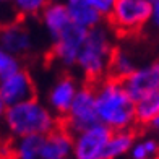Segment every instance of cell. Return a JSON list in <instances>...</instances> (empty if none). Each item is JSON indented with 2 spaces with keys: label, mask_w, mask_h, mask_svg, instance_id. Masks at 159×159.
Returning <instances> with one entry per match:
<instances>
[{
  "label": "cell",
  "mask_w": 159,
  "mask_h": 159,
  "mask_svg": "<svg viewBox=\"0 0 159 159\" xmlns=\"http://www.w3.org/2000/svg\"><path fill=\"white\" fill-rule=\"evenodd\" d=\"M93 86L99 124L112 132L132 130L136 124V102L130 98L124 83L112 76H106Z\"/></svg>",
  "instance_id": "cell-1"
},
{
  "label": "cell",
  "mask_w": 159,
  "mask_h": 159,
  "mask_svg": "<svg viewBox=\"0 0 159 159\" xmlns=\"http://www.w3.org/2000/svg\"><path fill=\"white\" fill-rule=\"evenodd\" d=\"M3 122L8 132L18 138L30 135L46 136L59 128V120L55 114L44 104H41L38 99H30L7 107Z\"/></svg>",
  "instance_id": "cell-2"
},
{
  "label": "cell",
  "mask_w": 159,
  "mask_h": 159,
  "mask_svg": "<svg viewBox=\"0 0 159 159\" xmlns=\"http://www.w3.org/2000/svg\"><path fill=\"white\" fill-rule=\"evenodd\" d=\"M114 50L111 34L104 26L89 30L80 50L76 68L86 80L98 83L109 75Z\"/></svg>",
  "instance_id": "cell-3"
},
{
  "label": "cell",
  "mask_w": 159,
  "mask_h": 159,
  "mask_svg": "<svg viewBox=\"0 0 159 159\" xmlns=\"http://www.w3.org/2000/svg\"><path fill=\"white\" fill-rule=\"evenodd\" d=\"M153 16V3L149 0H115L109 13L111 25L120 34H135L141 31Z\"/></svg>",
  "instance_id": "cell-4"
},
{
  "label": "cell",
  "mask_w": 159,
  "mask_h": 159,
  "mask_svg": "<svg viewBox=\"0 0 159 159\" xmlns=\"http://www.w3.org/2000/svg\"><path fill=\"white\" fill-rule=\"evenodd\" d=\"M63 127L71 135L89 128L93 125L99 124L98 111H96V96H94V86L84 84L80 86L76 93V98L73 104L70 106L68 112L63 117Z\"/></svg>",
  "instance_id": "cell-5"
},
{
  "label": "cell",
  "mask_w": 159,
  "mask_h": 159,
  "mask_svg": "<svg viewBox=\"0 0 159 159\" xmlns=\"http://www.w3.org/2000/svg\"><path fill=\"white\" fill-rule=\"evenodd\" d=\"M112 135V130L96 124L73 135L75 159H104V151Z\"/></svg>",
  "instance_id": "cell-6"
},
{
  "label": "cell",
  "mask_w": 159,
  "mask_h": 159,
  "mask_svg": "<svg viewBox=\"0 0 159 159\" xmlns=\"http://www.w3.org/2000/svg\"><path fill=\"white\" fill-rule=\"evenodd\" d=\"M122 83H124L130 98L135 102H140L159 89V62H149L141 65Z\"/></svg>",
  "instance_id": "cell-7"
},
{
  "label": "cell",
  "mask_w": 159,
  "mask_h": 159,
  "mask_svg": "<svg viewBox=\"0 0 159 159\" xmlns=\"http://www.w3.org/2000/svg\"><path fill=\"white\" fill-rule=\"evenodd\" d=\"M86 33H88L86 30H81L71 23L59 38L54 39L52 54L55 60L62 63L63 67H76V60L84 42Z\"/></svg>",
  "instance_id": "cell-8"
},
{
  "label": "cell",
  "mask_w": 159,
  "mask_h": 159,
  "mask_svg": "<svg viewBox=\"0 0 159 159\" xmlns=\"http://www.w3.org/2000/svg\"><path fill=\"white\" fill-rule=\"evenodd\" d=\"M0 96L7 106H15L25 101L34 99V83L30 73L25 70H16L0 80Z\"/></svg>",
  "instance_id": "cell-9"
},
{
  "label": "cell",
  "mask_w": 159,
  "mask_h": 159,
  "mask_svg": "<svg viewBox=\"0 0 159 159\" xmlns=\"http://www.w3.org/2000/svg\"><path fill=\"white\" fill-rule=\"evenodd\" d=\"M80 84L73 76H62L52 84L49 91V109L57 115H63L68 112L70 106L73 104Z\"/></svg>",
  "instance_id": "cell-10"
},
{
  "label": "cell",
  "mask_w": 159,
  "mask_h": 159,
  "mask_svg": "<svg viewBox=\"0 0 159 159\" xmlns=\"http://www.w3.org/2000/svg\"><path fill=\"white\" fill-rule=\"evenodd\" d=\"M0 47L18 59V55H25L31 50V34L23 25L18 23L2 26L0 28Z\"/></svg>",
  "instance_id": "cell-11"
},
{
  "label": "cell",
  "mask_w": 159,
  "mask_h": 159,
  "mask_svg": "<svg viewBox=\"0 0 159 159\" xmlns=\"http://www.w3.org/2000/svg\"><path fill=\"white\" fill-rule=\"evenodd\" d=\"M73 154V135L65 127H59L44 136L42 159H68Z\"/></svg>",
  "instance_id": "cell-12"
},
{
  "label": "cell",
  "mask_w": 159,
  "mask_h": 159,
  "mask_svg": "<svg viewBox=\"0 0 159 159\" xmlns=\"http://www.w3.org/2000/svg\"><path fill=\"white\" fill-rule=\"evenodd\" d=\"M63 3L70 15L71 23L76 25L78 28L89 31L101 26V21L104 16L86 0H65Z\"/></svg>",
  "instance_id": "cell-13"
},
{
  "label": "cell",
  "mask_w": 159,
  "mask_h": 159,
  "mask_svg": "<svg viewBox=\"0 0 159 159\" xmlns=\"http://www.w3.org/2000/svg\"><path fill=\"white\" fill-rule=\"evenodd\" d=\"M41 16H42V25L47 30L52 41L59 38L71 25V20L67 8H65V3H60V2H49L44 11L41 13Z\"/></svg>",
  "instance_id": "cell-14"
},
{
  "label": "cell",
  "mask_w": 159,
  "mask_h": 159,
  "mask_svg": "<svg viewBox=\"0 0 159 159\" xmlns=\"http://www.w3.org/2000/svg\"><path fill=\"white\" fill-rule=\"evenodd\" d=\"M136 68H138V65H136V60H135V57L130 50L115 49L114 55H112V60H111L109 75L107 76H112L115 80L124 81V80L128 78Z\"/></svg>",
  "instance_id": "cell-15"
},
{
  "label": "cell",
  "mask_w": 159,
  "mask_h": 159,
  "mask_svg": "<svg viewBox=\"0 0 159 159\" xmlns=\"http://www.w3.org/2000/svg\"><path fill=\"white\" fill-rule=\"evenodd\" d=\"M135 144V135L132 130H119V132H112L107 146L104 151V159H117L130 153Z\"/></svg>",
  "instance_id": "cell-16"
},
{
  "label": "cell",
  "mask_w": 159,
  "mask_h": 159,
  "mask_svg": "<svg viewBox=\"0 0 159 159\" xmlns=\"http://www.w3.org/2000/svg\"><path fill=\"white\" fill-rule=\"evenodd\" d=\"M44 136L30 135L18 138L15 144V159H42Z\"/></svg>",
  "instance_id": "cell-17"
},
{
  "label": "cell",
  "mask_w": 159,
  "mask_h": 159,
  "mask_svg": "<svg viewBox=\"0 0 159 159\" xmlns=\"http://www.w3.org/2000/svg\"><path fill=\"white\" fill-rule=\"evenodd\" d=\"M159 117V89L136 102V122L151 125Z\"/></svg>",
  "instance_id": "cell-18"
},
{
  "label": "cell",
  "mask_w": 159,
  "mask_h": 159,
  "mask_svg": "<svg viewBox=\"0 0 159 159\" xmlns=\"http://www.w3.org/2000/svg\"><path fill=\"white\" fill-rule=\"evenodd\" d=\"M130 154L133 159H156L159 157V143L153 138L135 141Z\"/></svg>",
  "instance_id": "cell-19"
},
{
  "label": "cell",
  "mask_w": 159,
  "mask_h": 159,
  "mask_svg": "<svg viewBox=\"0 0 159 159\" xmlns=\"http://www.w3.org/2000/svg\"><path fill=\"white\" fill-rule=\"evenodd\" d=\"M13 5L21 15L34 16L44 11V8L49 5V0H13Z\"/></svg>",
  "instance_id": "cell-20"
},
{
  "label": "cell",
  "mask_w": 159,
  "mask_h": 159,
  "mask_svg": "<svg viewBox=\"0 0 159 159\" xmlns=\"http://www.w3.org/2000/svg\"><path fill=\"white\" fill-rule=\"evenodd\" d=\"M16 70H20L18 59L0 47V80L8 76L10 73H13V71H16Z\"/></svg>",
  "instance_id": "cell-21"
},
{
  "label": "cell",
  "mask_w": 159,
  "mask_h": 159,
  "mask_svg": "<svg viewBox=\"0 0 159 159\" xmlns=\"http://www.w3.org/2000/svg\"><path fill=\"white\" fill-rule=\"evenodd\" d=\"M86 2L91 3L102 16H109V13H111L112 8H114L115 0H86Z\"/></svg>",
  "instance_id": "cell-22"
},
{
  "label": "cell",
  "mask_w": 159,
  "mask_h": 159,
  "mask_svg": "<svg viewBox=\"0 0 159 159\" xmlns=\"http://www.w3.org/2000/svg\"><path fill=\"white\" fill-rule=\"evenodd\" d=\"M151 23H153V26L159 31V3L153 5V16H151Z\"/></svg>",
  "instance_id": "cell-23"
},
{
  "label": "cell",
  "mask_w": 159,
  "mask_h": 159,
  "mask_svg": "<svg viewBox=\"0 0 159 159\" xmlns=\"http://www.w3.org/2000/svg\"><path fill=\"white\" fill-rule=\"evenodd\" d=\"M7 107H8V106L5 104L3 98L0 96V120H3V119H5V112H7Z\"/></svg>",
  "instance_id": "cell-24"
},
{
  "label": "cell",
  "mask_w": 159,
  "mask_h": 159,
  "mask_svg": "<svg viewBox=\"0 0 159 159\" xmlns=\"http://www.w3.org/2000/svg\"><path fill=\"white\" fill-rule=\"evenodd\" d=\"M151 127H153L154 130H157V132H159V117H157V119L153 122V124H151Z\"/></svg>",
  "instance_id": "cell-25"
},
{
  "label": "cell",
  "mask_w": 159,
  "mask_h": 159,
  "mask_svg": "<svg viewBox=\"0 0 159 159\" xmlns=\"http://www.w3.org/2000/svg\"><path fill=\"white\" fill-rule=\"evenodd\" d=\"M149 2L153 3V5H156V3H159V0H149Z\"/></svg>",
  "instance_id": "cell-26"
},
{
  "label": "cell",
  "mask_w": 159,
  "mask_h": 159,
  "mask_svg": "<svg viewBox=\"0 0 159 159\" xmlns=\"http://www.w3.org/2000/svg\"><path fill=\"white\" fill-rule=\"evenodd\" d=\"M0 2H3V0H0Z\"/></svg>",
  "instance_id": "cell-27"
},
{
  "label": "cell",
  "mask_w": 159,
  "mask_h": 159,
  "mask_svg": "<svg viewBox=\"0 0 159 159\" xmlns=\"http://www.w3.org/2000/svg\"><path fill=\"white\" fill-rule=\"evenodd\" d=\"M156 159H159V157H156Z\"/></svg>",
  "instance_id": "cell-28"
}]
</instances>
